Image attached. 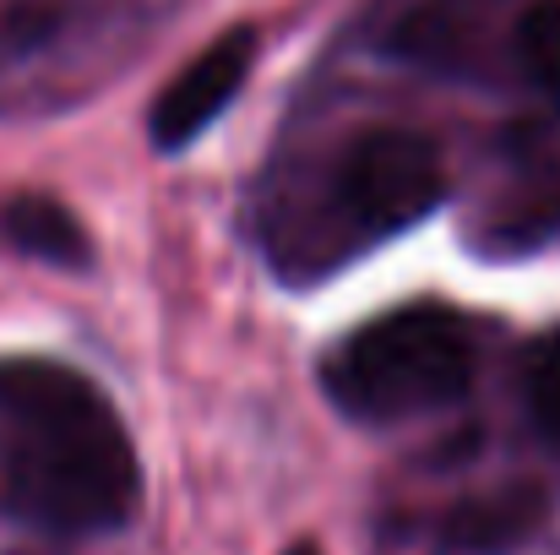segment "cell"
Segmentation results:
<instances>
[{"label": "cell", "mask_w": 560, "mask_h": 555, "mask_svg": "<svg viewBox=\"0 0 560 555\" xmlns=\"http://www.w3.org/2000/svg\"><path fill=\"white\" fill-rule=\"evenodd\" d=\"M446 190L441 153L413 131H371L360 137L338 175H332V212L360 240H381L424 218Z\"/></svg>", "instance_id": "cell-3"}, {"label": "cell", "mask_w": 560, "mask_h": 555, "mask_svg": "<svg viewBox=\"0 0 560 555\" xmlns=\"http://www.w3.org/2000/svg\"><path fill=\"white\" fill-rule=\"evenodd\" d=\"M322 381L332 403L354 419H413L441 403H457L474 381V338L468 322L452 305H397L386 316L349 333L327 366Z\"/></svg>", "instance_id": "cell-2"}, {"label": "cell", "mask_w": 560, "mask_h": 555, "mask_svg": "<svg viewBox=\"0 0 560 555\" xmlns=\"http://www.w3.org/2000/svg\"><path fill=\"white\" fill-rule=\"evenodd\" d=\"M256 60V33L250 27H234V33H218L186 71L153 99V115H148V131L159 148H186L196 142L240 93L245 71Z\"/></svg>", "instance_id": "cell-4"}, {"label": "cell", "mask_w": 560, "mask_h": 555, "mask_svg": "<svg viewBox=\"0 0 560 555\" xmlns=\"http://www.w3.org/2000/svg\"><path fill=\"white\" fill-rule=\"evenodd\" d=\"M523 386H528V414H534L545 447L560 458V327H550V333L528 349Z\"/></svg>", "instance_id": "cell-7"}, {"label": "cell", "mask_w": 560, "mask_h": 555, "mask_svg": "<svg viewBox=\"0 0 560 555\" xmlns=\"http://www.w3.org/2000/svg\"><path fill=\"white\" fill-rule=\"evenodd\" d=\"M283 555H322V551H316V545L305 540V545H294V551H283Z\"/></svg>", "instance_id": "cell-9"}, {"label": "cell", "mask_w": 560, "mask_h": 555, "mask_svg": "<svg viewBox=\"0 0 560 555\" xmlns=\"http://www.w3.org/2000/svg\"><path fill=\"white\" fill-rule=\"evenodd\" d=\"M0 223H5L11 245L27 251V256H38V262L77 267V262L88 256V234H82V223H77L60 201H49V196H16V201H5Z\"/></svg>", "instance_id": "cell-5"}, {"label": "cell", "mask_w": 560, "mask_h": 555, "mask_svg": "<svg viewBox=\"0 0 560 555\" xmlns=\"http://www.w3.org/2000/svg\"><path fill=\"white\" fill-rule=\"evenodd\" d=\"M534 523H539V496L506 490V496H485V501L457 507L452 523H446V534H452V545H463V551H501V545L523 540Z\"/></svg>", "instance_id": "cell-6"}, {"label": "cell", "mask_w": 560, "mask_h": 555, "mask_svg": "<svg viewBox=\"0 0 560 555\" xmlns=\"http://www.w3.org/2000/svg\"><path fill=\"white\" fill-rule=\"evenodd\" d=\"M0 496L44 534H109L131 518L142 474L109 397L66 366H0Z\"/></svg>", "instance_id": "cell-1"}, {"label": "cell", "mask_w": 560, "mask_h": 555, "mask_svg": "<svg viewBox=\"0 0 560 555\" xmlns=\"http://www.w3.org/2000/svg\"><path fill=\"white\" fill-rule=\"evenodd\" d=\"M517 55L528 66V77L560 99V0H539L523 11L517 22Z\"/></svg>", "instance_id": "cell-8"}]
</instances>
